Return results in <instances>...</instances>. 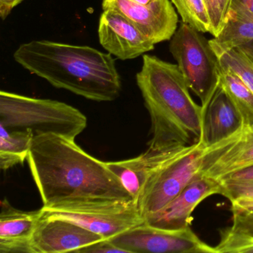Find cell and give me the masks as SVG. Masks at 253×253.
<instances>
[{
  "label": "cell",
  "mask_w": 253,
  "mask_h": 253,
  "mask_svg": "<svg viewBox=\"0 0 253 253\" xmlns=\"http://www.w3.org/2000/svg\"><path fill=\"white\" fill-rule=\"evenodd\" d=\"M27 161L42 210L133 201L107 164L85 152L75 140L51 134L35 136Z\"/></svg>",
  "instance_id": "obj_1"
},
{
  "label": "cell",
  "mask_w": 253,
  "mask_h": 253,
  "mask_svg": "<svg viewBox=\"0 0 253 253\" xmlns=\"http://www.w3.org/2000/svg\"><path fill=\"white\" fill-rule=\"evenodd\" d=\"M242 129L239 112L219 83L208 103L202 106L201 140L206 146H214Z\"/></svg>",
  "instance_id": "obj_14"
},
{
  "label": "cell",
  "mask_w": 253,
  "mask_h": 253,
  "mask_svg": "<svg viewBox=\"0 0 253 253\" xmlns=\"http://www.w3.org/2000/svg\"><path fill=\"white\" fill-rule=\"evenodd\" d=\"M42 210H17L2 200L0 213V253H32L31 241Z\"/></svg>",
  "instance_id": "obj_16"
},
{
  "label": "cell",
  "mask_w": 253,
  "mask_h": 253,
  "mask_svg": "<svg viewBox=\"0 0 253 253\" xmlns=\"http://www.w3.org/2000/svg\"><path fill=\"white\" fill-rule=\"evenodd\" d=\"M126 253H217L201 241L190 226L168 230L143 223L109 239Z\"/></svg>",
  "instance_id": "obj_8"
},
{
  "label": "cell",
  "mask_w": 253,
  "mask_h": 253,
  "mask_svg": "<svg viewBox=\"0 0 253 253\" xmlns=\"http://www.w3.org/2000/svg\"><path fill=\"white\" fill-rule=\"evenodd\" d=\"M211 24V35L216 37L224 26L232 0H204Z\"/></svg>",
  "instance_id": "obj_24"
},
{
  "label": "cell",
  "mask_w": 253,
  "mask_h": 253,
  "mask_svg": "<svg viewBox=\"0 0 253 253\" xmlns=\"http://www.w3.org/2000/svg\"><path fill=\"white\" fill-rule=\"evenodd\" d=\"M33 133L26 131H8L0 126V168L9 169L22 165L27 160L34 139Z\"/></svg>",
  "instance_id": "obj_18"
},
{
  "label": "cell",
  "mask_w": 253,
  "mask_h": 253,
  "mask_svg": "<svg viewBox=\"0 0 253 253\" xmlns=\"http://www.w3.org/2000/svg\"><path fill=\"white\" fill-rule=\"evenodd\" d=\"M220 143L206 146L200 140L189 152L169 163L148 182L137 202L144 220L162 210L189 183L201 176L207 157Z\"/></svg>",
  "instance_id": "obj_6"
},
{
  "label": "cell",
  "mask_w": 253,
  "mask_h": 253,
  "mask_svg": "<svg viewBox=\"0 0 253 253\" xmlns=\"http://www.w3.org/2000/svg\"><path fill=\"white\" fill-rule=\"evenodd\" d=\"M232 225L229 228L232 232L253 238V199H239L231 202Z\"/></svg>",
  "instance_id": "obj_22"
},
{
  "label": "cell",
  "mask_w": 253,
  "mask_h": 253,
  "mask_svg": "<svg viewBox=\"0 0 253 253\" xmlns=\"http://www.w3.org/2000/svg\"><path fill=\"white\" fill-rule=\"evenodd\" d=\"M219 232L220 241L214 247L217 253H253V238L240 236L229 228Z\"/></svg>",
  "instance_id": "obj_23"
},
{
  "label": "cell",
  "mask_w": 253,
  "mask_h": 253,
  "mask_svg": "<svg viewBox=\"0 0 253 253\" xmlns=\"http://www.w3.org/2000/svg\"><path fill=\"white\" fill-rule=\"evenodd\" d=\"M201 33L182 23L171 38L169 51L189 89L199 97L204 106L218 87L221 67L210 41Z\"/></svg>",
  "instance_id": "obj_5"
},
{
  "label": "cell",
  "mask_w": 253,
  "mask_h": 253,
  "mask_svg": "<svg viewBox=\"0 0 253 253\" xmlns=\"http://www.w3.org/2000/svg\"><path fill=\"white\" fill-rule=\"evenodd\" d=\"M24 0H0V17L5 20L12 10Z\"/></svg>",
  "instance_id": "obj_29"
},
{
  "label": "cell",
  "mask_w": 253,
  "mask_h": 253,
  "mask_svg": "<svg viewBox=\"0 0 253 253\" xmlns=\"http://www.w3.org/2000/svg\"><path fill=\"white\" fill-rule=\"evenodd\" d=\"M131 2H135V3L141 4V5H149L152 2H155L157 0H131Z\"/></svg>",
  "instance_id": "obj_31"
},
{
  "label": "cell",
  "mask_w": 253,
  "mask_h": 253,
  "mask_svg": "<svg viewBox=\"0 0 253 253\" xmlns=\"http://www.w3.org/2000/svg\"><path fill=\"white\" fill-rule=\"evenodd\" d=\"M240 48H242L247 54L253 58V41L249 42V43L245 44V45H241Z\"/></svg>",
  "instance_id": "obj_30"
},
{
  "label": "cell",
  "mask_w": 253,
  "mask_h": 253,
  "mask_svg": "<svg viewBox=\"0 0 253 253\" xmlns=\"http://www.w3.org/2000/svg\"><path fill=\"white\" fill-rule=\"evenodd\" d=\"M183 23L201 33H211V24L204 0H170Z\"/></svg>",
  "instance_id": "obj_20"
},
{
  "label": "cell",
  "mask_w": 253,
  "mask_h": 253,
  "mask_svg": "<svg viewBox=\"0 0 253 253\" xmlns=\"http://www.w3.org/2000/svg\"><path fill=\"white\" fill-rule=\"evenodd\" d=\"M14 58L53 86L88 100L113 101L122 89L112 54L91 47L35 41L20 45Z\"/></svg>",
  "instance_id": "obj_2"
},
{
  "label": "cell",
  "mask_w": 253,
  "mask_h": 253,
  "mask_svg": "<svg viewBox=\"0 0 253 253\" xmlns=\"http://www.w3.org/2000/svg\"><path fill=\"white\" fill-rule=\"evenodd\" d=\"M220 195L232 201L239 199H253V181L223 180Z\"/></svg>",
  "instance_id": "obj_25"
},
{
  "label": "cell",
  "mask_w": 253,
  "mask_h": 253,
  "mask_svg": "<svg viewBox=\"0 0 253 253\" xmlns=\"http://www.w3.org/2000/svg\"><path fill=\"white\" fill-rule=\"evenodd\" d=\"M220 194V182L198 176L162 210L146 217L145 223L168 230L186 229L193 220L195 208L209 197Z\"/></svg>",
  "instance_id": "obj_13"
},
{
  "label": "cell",
  "mask_w": 253,
  "mask_h": 253,
  "mask_svg": "<svg viewBox=\"0 0 253 253\" xmlns=\"http://www.w3.org/2000/svg\"><path fill=\"white\" fill-rule=\"evenodd\" d=\"M0 126L8 131L29 130L35 137L51 134L75 140L86 128L87 118L63 102L1 91Z\"/></svg>",
  "instance_id": "obj_4"
},
{
  "label": "cell",
  "mask_w": 253,
  "mask_h": 253,
  "mask_svg": "<svg viewBox=\"0 0 253 253\" xmlns=\"http://www.w3.org/2000/svg\"><path fill=\"white\" fill-rule=\"evenodd\" d=\"M78 253H124V250L115 246L110 240L103 239L98 242L94 243L85 248L80 250Z\"/></svg>",
  "instance_id": "obj_26"
},
{
  "label": "cell",
  "mask_w": 253,
  "mask_h": 253,
  "mask_svg": "<svg viewBox=\"0 0 253 253\" xmlns=\"http://www.w3.org/2000/svg\"><path fill=\"white\" fill-rule=\"evenodd\" d=\"M136 81L150 115L148 147L191 146L200 141L202 106L191 97L177 65L144 54Z\"/></svg>",
  "instance_id": "obj_3"
},
{
  "label": "cell",
  "mask_w": 253,
  "mask_h": 253,
  "mask_svg": "<svg viewBox=\"0 0 253 253\" xmlns=\"http://www.w3.org/2000/svg\"><path fill=\"white\" fill-rule=\"evenodd\" d=\"M41 210L47 217L73 222L104 239H112L145 222L133 201H103Z\"/></svg>",
  "instance_id": "obj_7"
},
{
  "label": "cell",
  "mask_w": 253,
  "mask_h": 253,
  "mask_svg": "<svg viewBox=\"0 0 253 253\" xmlns=\"http://www.w3.org/2000/svg\"><path fill=\"white\" fill-rule=\"evenodd\" d=\"M253 166V129L243 128L223 140L207 157L201 176L221 180L225 176Z\"/></svg>",
  "instance_id": "obj_15"
},
{
  "label": "cell",
  "mask_w": 253,
  "mask_h": 253,
  "mask_svg": "<svg viewBox=\"0 0 253 253\" xmlns=\"http://www.w3.org/2000/svg\"><path fill=\"white\" fill-rule=\"evenodd\" d=\"M103 237L73 222L42 212L31 241L32 253H78Z\"/></svg>",
  "instance_id": "obj_12"
},
{
  "label": "cell",
  "mask_w": 253,
  "mask_h": 253,
  "mask_svg": "<svg viewBox=\"0 0 253 253\" xmlns=\"http://www.w3.org/2000/svg\"><path fill=\"white\" fill-rule=\"evenodd\" d=\"M253 41V18L229 9L220 33L210 41L217 57Z\"/></svg>",
  "instance_id": "obj_17"
},
{
  "label": "cell",
  "mask_w": 253,
  "mask_h": 253,
  "mask_svg": "<svg viewBox=\"0 0 253 253\" xmlns=\"http://www.w3.org/2000/svg\"><path fill=\"white\" fill-rule=\"evenodd\" d=\"M230 9L253 18V0H232Z\"/></svg>",
  "instance_id": "obj_28"
},
{
  "label": "cell",
  "mask_w": 253,
  "mask_h": 253,
  "mask_svg": "<svg viewBox=\"0 0 253 253\" xmlns=\"http://www.w3.org/2000/svg\"><path fill=\"white\" fill-rule=\"evenodd\" d=\"M100 45L121 60H131L152 51L155 44L128 19L112 9L104 10L98 27Z\"/></svg>",
  "instance_id": "obj_11"
},
{
  "label": "cell",
  "mask_w": 253,
  "mask_h": 253,
  "mask_svg": "<svg viewBox=\"0 0 253 253\" xmlns=\"http://www.w3.org/2000/svg\"><path fill=\"white\" fill-rule=\"evenodd\" d=\"M236 180V181H253V166L244 169L231 173L219 180Z\"/></svg>",
  "instance_id": "obj_27"
},
{
  "label": "cell",
  "mask_w": 253,
  "mask_h": 253,
  "mask_svg": "<svg viewBox=\"0 0 253 253\" xmlns=\"http://www.w3.org/2000/svg\"><path fill=\"white\" fill-rule=\"evenodd\" d=\"M195 145L148 147L136 158L106 164L137 204L148 182L169 163L189 152Z\"/></svg>",
  "instance_id": "obj_9"
},
{
  "label": "cell",
  "mask_w": 253,
  "mask_h": 253,
  "mask_svg": "<svg viewBox=\"0 0 253 253\" xmlns=\"http://www.w3.org/2000/svg\"><path fill=\"white\" fill-rule=\"evenodd\" d=\"M102 8L118 11L157 44L171 40L177 31V17L170 0L141 5L131 0H103Z\"/></svg>",
  "instance_id": "obj_10"
},
{
  "label": "cell",
  "mask_w": 253,
  "mask_h": 253,
  "mask_svg": "<svg viewBox=\"0 0 253 253\" xmlns=\"http://www.w3.org/2000/svg\"><path fill=\"white\" fill-rule=\"evenodd\" d=\"M220 66L235 72L253 93V58L242 48H235L218 57Z\"/></svg>",
  "instance_id": "obj_21"
},
{
  "label": "cell",
  "mask_w": 253,
  "mask_h": 253,
  "mask_svg": "<svg viewBox=\"0 0 253 253\" xmlns=\"http://www.w3.org/2000/svg\"><path fill=\"white\" fill-rule=\"evenodd\" d=\"M220 85L239 112L243 128L253 129V93L251 90L235 72L226 68L221 67Z\"/></svg>",
  "instance_id": "obj_19"
}]
</instances>
